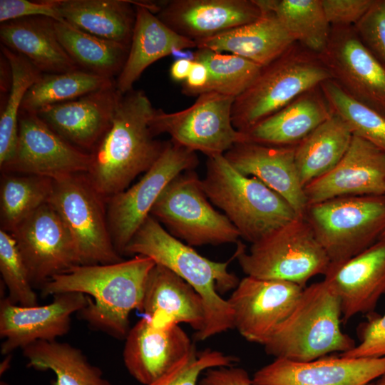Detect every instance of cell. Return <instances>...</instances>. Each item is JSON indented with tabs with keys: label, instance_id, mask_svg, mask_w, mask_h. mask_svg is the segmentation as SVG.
<instances>
[{
	"label": "cell",
	"instance_id": "f907efd6",
	"mask_svg": "<svg viewBox=\"0 0 385 385\" xmlns=\"http://www.w3.org/2000/svg\"><path fill=\"white\" fill-rule=\"evenodd\" d=\"M381 238L385 239V230H384V232H383V234H382V235H381Z\"/></svg>",
	"mask_w": 385,
	"mask_h": 385
},
{
	"label": "cell",
	"instance_id": "cb8c5ba5",
	"mask_svg": "<svg viewBox=\"0 0 385 385\" xmlns=\"http://www.w3.org/2000/svg\"><path fill=\"white\" fill-rule=\"evenodd\" d=\"M295 146L242 142L224 156L240 173L255 177L281 195L297 217H304L308 205L295 164Z\"/></svg>",
	"mask_w": 385,
	"mask_h": 385
},
{
	"label": "cell",
	"instance_id": "681fc988",
	"mask_svg": "<svg viewBox=\"0 0 385 385\" xmlns=\"http://www.w3.org/2000/svg\"><path fill=\"white\" fill-rule=\"evenodd\" d=\"M369 385H385V374L381 375Z\"/></svg>",
	"mask_w": 385,
	"mask_h": 385
},
{
	"label": "cell",
	"instance_id": "4fadbf2b",
	"mask_svg": "<svg viewBox=\"0 0 385 385\" xmlns=\"http://www.w3.org/2000/svg\"><path fill=\"white\" fill-rule=\"evenodd\" d=\"M34 288L82 265L76 244L63 220L46 202L11 232Z\"/></svg>",
	"mask_w": 385,
	"mask_h": 385
},
{
	"label": "cell",
	"instance_id": "7dc6e473",
	"mask_svg": "<svg viewBox=\"0 0 385 385\" xmlns=\"http://www.w3.org/2000/svg\"><path fill=\"white\" fill-rule=\"evenodd\" d=\"M209 81L206 66L197 61L192 65L188 78L182 83V93L186 96H199L204 93Z\"/></svg>",
	"mask_w": 385,
	"mask_h": 385
},
{
	"label": "cell",
	"instance_id": "3957f363",
	"mask_svg": "<svg viewBox=\"0 0 385 385\" xmlns=\"http://www.w3.org/2000/svg\"><path fill=\"white\" fill-rule=\"evenodd\" d=\"M123 255H143L170 270L188 282L201 297L205 323L195 338L204 341L234 328L233 310L220 294L235 289L240 280L228 270L231 260H210L192 247L170 235L149 216L126 246Z\"/></svg>",
	"mask_w": 385,
	"mask_h": 385
},
{
	"label": "cell",
	"instance_id": "7bdbcfd3",
	"mask_svg": "<svg viewBox=\"0 0 385 385\" xmlns=\"http://www.w3.org/2000/svg\"><path fill=\"white\" fill-rule=\"evenodd\" d=\"M366 322L358 329L359 343L349 351L339 354L346 357L385 356V313L367 315Z\"/></svg>",
	"mask_w": 385,
	"mask_h": 385
},
{
	"label": "cell",
	"instance_id": "bcb514c9",
	"mask_svg": "<svg viewBox=\"0 0 385 385\" xmlns=\"http://www.w3.org/2000/svg\"><path fill=\"white\" fill-rule=\"evenodd\" d=\"M200 385H254L245 369L233 366L206 370Z\"/></svg>",
	"mask_w": 385,
	"mask_h": 385
},
{
	"label": "cell",
	"instance_id": "c3c4849f",
	"mask_svg": "<svg viewBox=\"0 0 385 385\" xmlns=\"http://www.w3.org/2000/svg\"><path fill=\"white\" fill-rule=\"evenodd\" d=\"M192 62L193 60L189 58H180L175 61L169 71L172 80L182 83L185 81L189 75Z\"/></svg>",
	"mask_w": 385,
	"mask_h": 385
},
{
	"label": "cell",
	"instance_id": "d590c367",
	"mask_svg": "<svg viewBox=\"0 0 385 385\" xmlns=\"http://www.w3.org/2000/svg\"><path fill=\"white\" fill-rule=\"evenodd\" d=\"M115 84V79L81 69L61 73H41L28 90L21 111L36 113L58 103L71 101Z\"/></svg>",
	"mask_w": 385,
	"mask_h": 385
},
{
	"label": "cell",
	"instance_id": "5b68a950",
	"mask_svg": "<svg viewBox=\"0 0 385 385\" xmlns=\"http://www.w3.org/2000/svg\"><path fill=\"white\" fill-rule=\"evenodd\" d=\"M202 188L251 244L297 217L291 205L255 177L237 170L224 155L207 158Z\"/></svg>",
	"mask_w": 385,
	"mask_h": 385
},
{
	"label": "cell",
	"instance_id": "60d3db41",
	"mask_svg": "<svg viewBox=\"0 0 385 385\" xmlns=\"http://www.w3.org/2000/svg\"><path fill=\"white\" fill-rule=\"evenodd\" d=\"M237 360L235 356L210 349L197 352L194 347L172 369L148 385H197L202 372L211 368L233 366Z\"/></svg>",
	"mask_w": 385,
	"mask_h": 385
},
{
	"label": "cell",
	"instance_id": "ac0fdd59",
	"mask_svg": "<svg viewBox=\"0 0 385 385\" xmlns=\"http://www.w3.org/2000/svg\"><path fill=\"white\" fill-rule=\"evenodd\" d=\"M385 374V356L274 360L255 372L254 385H369Z\"/></svg>",
	"mask_w": 385,
	"mask_h": 385
},
{
	"label": "cell",
	"instance_id": "ffe728a7",
	"mask_svg": "<svg viewBox=\"0 0 385 385\" xmlns=\"http://www.w3.org/2000/svg\"><path fill=\"white\" fill-rule=\"evenodd\" d=\"M324 277L339 299L342 322L374 313L385 294V239L347 260L330 262Z\"/></svg>",
	"mask_w": 385,
	"mask_h": 385
},
{
	"label": "cell",
	"instance_id": "b9f144b4",
	"mask_svg": "<svg viewBox=\"0 0 385 385\" xmlns=\"http://www.w3.org/2000/svg\"><path fill=\"white\" fill-rule=\"evenodd\" d=\"M354 28L364 44L385 67V0H374Z\"/></svg>",
	"mask_w": 385,
	"mask_h": 385
},
{
	"label": "cell",
	"instance_id": "44dd1931",
	"mask_svg": "<svg viewBox=\"0 0 385 385\" xmlns=\"http://www.w3.org/2000/svg\"><path fill=\"white\" fill-rule=\"evenodd\" d=\"M156 16L195 43L253 22L262 15L255 0H170L158 2Z\"/></svg>",
	"mask_w": 385,
	"mask_h": 385
},
{
	"label": "cell",
	"instance_id": "ba28073f",
	"mask_svg": "<svg viewBox=\"0 0 385 385\" xmlns=\"http://www.w3.org/2000/svg\"><path fill=\"white\" fill-rule=\"evenodd\" d=\"M304 219L331 263L364 252L385 230V195L343 196L308 205Z\"/></svg>",
	"mask_w": 385,
	"mask_h": 385
},
{
	"label": "cell",
	"instance_id": "7a4b0ae2",
	"mask_svg": "<svg viewBox=\"0 0 385 385\" xmlns=\"http://www.w3.org/2000/svg\"><path fill=\"white\" fill-rule=\"evenodd\" d=\"M155 109L143 91L121 95L110 128L89 153L85 174L106 202L148 170L163 153L167 142L156 140L149 125Z\"/></svg>",
	"mask_w": 385,
	"mask_h": 385
},
{
	"label": "cell",
	"instance_id": "2e32d148",
	"mask_svg": "<svg viewBox=\"0 0 385 385\" xmlns=\"http://www.w3.org/2000/svg\"><path fill=\"white\" fill-rule=\"evenodd\" d=\"M303 289L287 281L246 276L227 299L234 328L246 340L263 345L292 311Z\"/></svg>",
	"mask_w": 385,
	"mask_h": 385
},
{
	"label": "cell",
	"instance_id": "4316f807",
	"mask_svg": "<svg viewBox=\"0 0 385 385\" xmlns=\"http://www.w3.org/2000/svg\"><path fill=\"white\" fill-rule=\"evenodd\" d=\"M332 111L320 86L307 91L284 108L242 131L245 142L265 145H296Z\"/></svg>",
	"mask_w": 385,
	"mask_h": 385
},
{
	"label": "cell",
	"instance_id": "e575fe53",
	"mask_svg": "<svg viewBox=\"0 0 385 385\" xmlns=\"http://www.w3.org/2000/svg\"><path fill=\"white\" fill-rule=\"evenodd\" d=\"M53 180L41 175L1 173V230L10 233L19 223L48 202Z\"/></svg>",
	"mask_w": 385,
	"mask_h": 385
},
{
	"label": "cell",
	"instance_id": "8992f818",
	"mask_svg": "<svg viewBox=\"0 0 385 385\" xmlns=\"http://www.w3.org/2000/svg\"><path fill=\"white\" fill-rule=\"evenodd\" d=\"M329 79L332 76L319 56L295 42L262 67L252 84L235 98L232 125L240 132L247 130Z\"/></svg>",
	"mask_w": 385,
	"mask_h": 385
},
{
	"label": "cell",
	"instance_id": "83f0119b",
	"mask_svg": "<svg viewBox=\"0 0 385 385\" xmlns=\"http://www.w3.org/2000/svg\"><path fill=\"white\" fill-rule=\"evenodd\" d=\"M261 10L256 21L198 41L197 48L229 52L261 67L269 65L295 41L272 12Z\"/></svg>",
	"mask_w": 385,
	"mask_h": 385
},
{
	"label": "cell",
	"instance_id": "e0dca14e",
	"mask_svg": "<svg viewBox=\"0 0 385 385\" xmlns=\"http://www.w3.org/2000/svg\"><path fill=\"white\" fill-rule=\"evenodd\" d=\"M48 304L21 307L6 297L0 302L1 353L9 354L36 341H55L68 333L71 315L88 302V297L79 292L53 296Z\"/></svg>",
	"mask_w": 385,
	"mask_h": 385
},
{
	"label": "cell",
	"instance_id": "d4e9b609",
	"mask_svg": "<svg viewBox=\"0 0 385 385\" xmlns=\"http://www.w3.org/2000/svg\"><path fill=\"white\" fill-rule=\"evenodd\" d=\"M154 2L135 1L136 16L128 56L115 87L121 95L133 90L143 72L156 61L183 49L197 48L195 41L173 31L153 13Z\"/></svg>",
	"mask_w": 385,
	"mask_h": 385
},
{
	"label": "cell",
	"instance_id": "4dcf8cb0",
	"mask_svg": "<svg viewBox=\"0 0 385 385\" xmlns=\"http://www.w3.org/2000/svg\"><path fill=\"white\" fill-rule=\"evenodd\" d=\"M352 136L344 120L332 112L328 119L296 145L295 164L304 188L328 173L340 162Z\"/></svg>",
	"mask_w": 385,
	"mask_h": 385
},
{
	"label": "cell",
	"instance_id": "7c38bea8",
	"mask_svg": "<svg viewBox=\"0 0 385 385\" xmlns=\"http://www.w3.org/2000/svg\"><path fill=\"white\" fill-rule=\"evenodd\" d=\"M198 163L195 152L171 140L167 141L158 159L139 181L107 200L111 236L121 256L137 230L150 215L165 188L179 174L194 170Z\"/></svg>",
	"mask_w": 385,
	"mask_h": 385
},
{
	"label": "cell",
	"instance_id": "9a60e30c",
	"mask_svg": "<svg viewBox=\"0 0 385 385\" xmlns=\"http://www.w3.org/2000/svg\"><path fill=\"white\" fill-rule=\"evenodd\" d=\"M90 154L70 144L34 112L20 111L18 140L1 173L31 174L52 180L86 173Z\"/></svg>",
	"mask_w": 385,
	"mask_h": 385
},
{
	"label": "cell",
	"instance_id": "8fae6325",
	"mask_svg": "<svg viewBox=\"0 0 385 385\" xmlns=\"http://www.w3.org/2000/svg\"><path fill=\"white\" fill-rule=\"evenodd\" d=\"M235 98L215 92L197 96L190 107L173 113L155 109L149 125L153 134L168 133L171 140L207 158L224 155L235 144L245 142L232 123Z\"/></svg>",
	"mask_w": 385,
	"mask_h": 385
},
{
	"label": "cell",
	"instance_id": "484cf974",
	"mask_svg": "<svg viewBox=\"0 0 385 385\" xmlns=\"http://www.w3.org/2000/svg\"><path fill=\"white\" fill-rule=\"evenodd\" d=\"M142 311L155 324L186 323L196 333L202 330L205 323L201 297L183 279L159 264L149 274Z\"/></svg>",
	"mask_w": 385,
	"mask_h": 385
},
{
	"label": "cell",
	"instance_id": "74e56055",
	"mask_svg": "<svg viewBox=\"0 0 385 385\" xmlns=\"http://www.w3.org/2000/svg\"><path fill=\"white\" fill-rule=\"evenodd\" d=\"M192 59L204 63L209 71L204 93L215 92L235 98L252 84L262 68L241 56L207 48H197Z\"/></svg>",
	"mask_w": 385,
	"mask_h": 385
},
{
	"label": "cell",
	"instance_id": "9c48e42d",
	"mask_svg": "<svg viewBox=\"0 0 385 385\" xmlns=\"http://www.w3.org/2000/svg\"><path fill=\"white\" fill-rule=\"evenodd\" d=\"M150 216L191 247L237 243L240 237L229 219L213 207L194 170L171 180L153 205Z\"/></svg>",
	"mask_w": 385,
	"mask_h": 385
},
{
	"label": "cell",
	"instance_id": "1f68e13d",
	"mask_svg": "<svg viewBox=\"0 0 385 385\" xmlns=\"http://www.w3.org/2000/svg\"><path fill=\"white\" fill-rule=\"evenodd\" d=\"M22 351L28 366L54 373L52 385H112L81 349L68 343L36 341Z\"/></svg>",
	"mask_w": 385,
	"mask_h": 385
},
{
	"label": "cell",
	"instance_id": "ee69618b",
	"mask_svg": "<svg viewBox=\"0 0 385 385\" xmlns=\"http://www.w3.org/2000/svg\"><path fill=\"white\" fill-rule=\"evenodd\" d=\"M61 0H0V21L41 16L63 21L59 13Z\"/></svg>",
	"mask_w": 385,
	"mask_h": 385
},
{
	"label": "cell",
	"instance_id": "836d02e7",
	"mask_svg": "<svg viewBox=\"0 0 385 385\" xmlns=\"http://www.w3.org/2000/svg\"><path fill=\"white\" fill-rule=\"evenodd\" d=\"M274 14L294 41L319 55L325 49L332 26L325 16L322 0H255Z\"/></svg>",
	"mask_w": 385,
	"mask_h": 385
},
{
	"label": "cell",
	"instance_id": "30bf717a",
	"mask_svg": "<svg viewBox=\"0 0 385 385\" xmlns=\"http://www.w3.org/2000/svg\"><path fill=\"white\" fill-rule=\"evenodd\" d=\"M48 202L71 234L82 265L111 264L123 260L111 236L106 201L85 173L53 180Z\"/></svg>",
	"mask_w": 385,
	"mask_h": 385
},
{
	"label": "cell",
	"instance_id": "f546056e",
	"mask_svg": "<svg viewBox=\"0 0 385 385\" xmlns=\"http://www.w3.org/2000/svg\"><path fill=\"white\" fill-rule=\"evenodd\" d=\"M61 19L96 36L130 48L135 22V1L61 0Z\"/></svg>",
	"mask_w": 385,
	"mask_h": 385
},
{
	"label": "cell",
	"instance_id": "277c9868",
	"mask_svg": "<svg viewBox=\"0 0 385 385\" xmlns=\"http://www.w3.org/2000/svg\"><path fill=\"white\" fill-rule=\"evenodd\" d=\"M339 299L324 281L304 287L294 309L263 346L275 359L306 362L356 345L341 329Z\"/></svg>",
	"mask_w": 385,
	"mask_h": 385
},
{
	"label": "cell",
	"instance_id": "ab89813d",
	"mask_svg": "<svg viewBox=\"0 0 385 385\" xmlns=\"http://www.w3.org/2000/svg\"><path fill=\"white\" fill-rule=\"evenodd\" d=\"M0 272L8 290L6 297L21 307L38 305V297L12 235L0 230Z\"/></svg>",
	"mask_w": 385,
	"mask_h": 385
},
{
	"label": "cell",
	"instance_id": "f6af8a7d",
	"mask_svg": "<svg viewBox=\"0 0 385 385\" xmlns=\"http://www.w3.org/2000/svg\"><path fill=\"white\" fill-rule=\"evenodd\" d=\"M374 0H322L332 26H354L366 13Z\"/></svg>",
	"mask_w": 385,
	"mask_h": 385
},
{
	"label": "cell",
	"instance_id": "5bb4252c",
	"mask_svg": "<svg viewBox=\"0 0 385 385\" xmlns=\"http://www.w3.org/2000/svg\"><path fill=\"white\" fill-rule=\"evenodd\" d=\"M318 56L345 93L385 117V67L354 26H332L329 42Z\"/></svg>",
	"mask_w": 385,
	"mask_h": 385
},
{
	"label": "cell",
	"instance_id": "6da1fadb",
	"mask_svg": "<svg viewBox=\"0 0 385 385\" xmlns=\"http://www.w3.org/2000/svg\"><path fill=\"white\" fill-rule=\"evenodd\" d=\"M155 262L150 257L135 255L111 264L81 265L52 277L41 289L43 297L65 292L88 297L79 317L95 330L118 339H125L129 316L142 311L149 274Z\"/></svg>",
	"mask_w": 385,
	"mask_h": 385
},
{
	"label": "cell",
	"instance_id": "603a6c76",
	"mask_svg": "<svg viewBox=\"0 0 385 385\" xmlns=\"http://www.w3.org/2000/svg\"><path fill=\"white\" fill-rule=\"evenodd\" d=\"M120 96L114 84L36 114L70 144L90 153L110 128Z\"/></svg>",
	"mask_w": 385,
	"mask_h": 385
},
{
	"label": "cell",
	"instance_id": "8d00e7d4",
	"mask_svg": "<svg viewBox=\"0 0 385 385\" xmlns=\"http://www.w3.org/2000/svg\"><path fill=\"white\" fill-rule=\"evenodd\" d=\"M11 70L9 96L0 116V168L13 157L17 144L19 116L25 94L41 73L23 55L1 44Z\"/></svg>",
	"mask_w": 385,
	"mask_h": 385
},
{
	"label": "cell",
	"instance_id": "d6986e66",
	"mask_svg": "<svg viewBox=\"0 0 385 385\" xmlns=\"http://www.w3.org/2000/svg\"><path fill=\"white\" fill-rule=\"evenodd\" d=\"M304 191L308 205L337 197L385 195V152L353 135L340 162Z\"/></svg>",
	"mask_w": 385,
	"mask_h": 385
},
{
	"label": "cell",
	"instance_id": "f35d334b",
	"mask_svg": "<svg viewBox=\"0 0 385 385\" xmlns=\"http://www.w3.org/2000/svg\"><path fill=\"white\" fill-rule=\"evenodd\" d=\"M319 86L332 111L344 120L352 135L385 152V117L349 96L332 79Z\"/></svg>",
	"mask_w": 385,
	"mask_h": 385
},
{
	"label": "cell",
	"instance_id": "7402d4cb",
	"mask_svg": "<svg viewBox=\"0 0 385 385\" xmlns=\"http://www.w3.org/2000/svg\"><path fill=\"white\" fill-rule=\"evenodd\" d=\"M125 339V366L143 385L160 378L195 347L178 324L160 326L146 317L130 328Z\"/></svg>",
	"mask_w": 385,
	"mask_h": 385
},
{
	"label": "cell",
	"instance_id": "f1b7e54d",
	"mask_svg": "<svg viewBox=\"0 0 385 385\" xmlns=\"http://www.w3.org/2000/svg\"><path fill=\"white\" fill-rule=\"evenodd\" d=\"M55 21L36 16L1 23V44L23 55L43 73L80 69L59 42Z\"/></svg>",
	"mask_w": 385,
	"mask_h": 385
},
{
	"label": "cell",
	"instance_id": "52a82bcc",
	"mask_svg": "<svg viewBox=\"0 0 385 385\" xmlns=\"http://www.w3.org/2000/svg\"><path fill=\"white\" fill-rule=\"evenodd\" d=\"M235 257L247 275L279 279L304 288L313 277L324 275L330 264L304 217H297L262 239L249 251L240 241Z\"/></svg>",
	"mask_w": 385,
	"mask_h": 385
},
{
	"label": "cell",
	"instance_id": "d6a6232c",
	"mask_svg": "<svg viewBox=\"0 0 385 385\" xmlns=\"http://www.w3.org/2000/svg\"><path fill=\"white\" fill-rule=\"evenodd\" d=\"M61 46L78 68L115 79L127 60L129 47L81 31L65 21H55Z\"/></svg>",
	"mask_w": 385,
	"mask_h": 385
}]
</instances>
